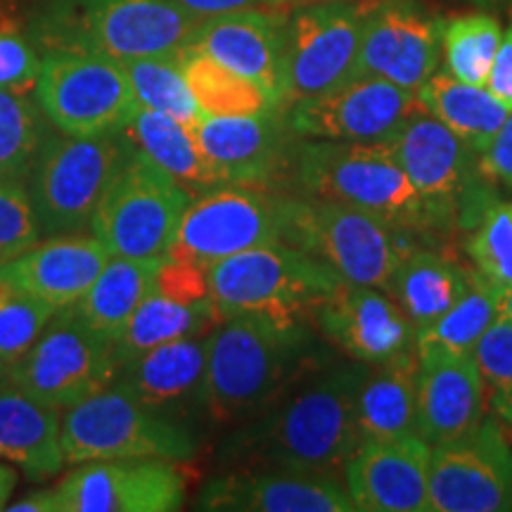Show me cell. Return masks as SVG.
<instances>
[{
    "mask_svg": "<svg viewBox=\"0 0 512 512\" xmlns=\"http://www.w3.org/2000/svg\"><path fill=\"white\" fill-rule=\"evenodd\" d=\"M368 366L330 361L292 384L266 411L240 422L221 446V460L240 470L339 472L363 441L356 396Z\"/></svg>",
    "mask_w": 512,
    "mask_h": 512,
    "instance_id": "cell-1",
    "label": "cell"
},
{
    "mask_svg": "<svg viewBox=\"0 0 512 512\" xmlns=\"http://www.w3.org/2000/svg\"><path fill=\"white\" fill-rule=\"evenodd\" d=\"M202 413L216 425H240L292 384L328 366L332 347L304 316L240 313L209 330Z\"/></svg>",
    "mask_w": 512,
    "mask_h": 512,
    "instance_id": "cell-2",
    "label": "cell"
},
{
    "mask_svg": "<svg viewBox=\"0 0 512 512\" xmlns=\"http://www.w3.org/2000/svg\"><path fill=\"white\" fill-rule=\"evenodd\" d=\"M290 192L363 209L430 245L460 233L451 211L415 188L387 143L299 138Z\"/></svg>",
    "mask_w": 512,
    "mask_h": 512,
    "instance_id": "cell-3",
    "label": "cell"
},
{
    "mask_svg": "<svg viewBox=\"0 0 512 512\" xmlns=\"http://www.w3.org/2000/svg\"><path fill=\"white\" fill-rule=\"evenodd\" d=\"M202 19L176 0H62L41 38L50 50H83L117 62L171 57L190 46Z\"/></svg>",
    "mask_w": 512,
    "mask_h": 512,
    "instance_id": "cell-4",
    "label": "cell"
},
{
    "mask_svg": "<svg viewBox=\"0 0 512 512\" xmlns=\"http://www.w3.org/2000/svg\"><path fill=\"white\" fill-rule=\"evenodd\" d=\"M126 140V138H124ZM192 195L126 140V152L102 192L91 230L112 254L164 261L174 249Z\"/></svg>",
    "mask_w": 512,
    "mask_h": 512,
    "instance_id": "cell-5",
    "label": "cell"
},
{
    "mask_svg": "<svg viewBox=\"0 0 512 512\" xmlns=\"http://www.w3.org/2000/svg\"><path fill=\"white\" fill-rule=\"evenodd\" d=\"M209 299L221 320L240 313L309 318L342 275L290 245H266L207 266Z\"/></svg>",
    "mask_w": 512,
    "mask_h": 512,
    "instance_id": "cell-6",
    "label": "cell"
},
{
    "mask_svg": "<svg viewBox=\"0 0 512 512\" xmlns=\"http://www.w3.org/2000/svg\"><path fill=\"white\" fill-rule=\"evenodd\" d=\"M60 441L69 465L121 458L188 463L200 451L188 422L150 411L114 384L69 408Z\"/></svg>",
    "mask_w": 512,
    "mask_h": 512,
    "instance_id": "cell-7",
    "label": "cell"
},
{
    "mask_svg": "<svg viewBox=\"0 0 512 512\" xmlns=\"http://www.w3.org/2000/svg\"><path fill=\"white\" fill-rule=\"evenodd\" d=\"M415 242L425 240L363 209L294 195L287 245L325 261L349 283L387 292L401 256Z\"/></svg>",
    "mask_w": 512,
    "mask_h": 512,
    "instance_id": "cell-8",
    "label": "cell"
},
{
    "mask_svg": "<svg viewBox=\"0 0 512 512\" xmlns=\"http://www.w3.org/2000/svg\"><path fill=\"white\" fill-rule=\"evenodd\" d=\"M36 98L50 124L74 138L119 133L140 107L124 64L83 50L43 55Z\"/></svg>",
    "mask_w": 512,
    "mask_h": 512,
    "instance_id": "cell-9",
    "label": "cell"
},
{
    "mask_svg": "<svg viewBox=\"0 0 512 512\" xmlns=\"http://www.w3.org/2000/svg\"><path fill=\"white\" fill-rule=\"evenodd\" d=\"M117 370L112 339L98 335L69 306L55 311L34 347L12 363L8 382L60 411L112 387Z\"/></svg>",
    "mask_w": 512,
    "mask_h": 512,
    "instance_id": "cell-10",
    "label": "cell"
},
{
    "mask_svg": "<svg viewBox=\"0 0 512 512\" xmlns=\"http://www.w3.org/2000/svg\"><path fill=\"white\" fill-rule=\"evenodd\" d=\"M387 147L415 188L451 211L460 233H470L498 200L482 155L425 110L406 119Z\"/></svg>",
    "mask_w": 512,
    "mask_h": 512,
    "instance_id": "cell-11",
    "label": "cell"
},
{
    "mask_svg": "<svg viewBox=\"0 0 512 512\" xmlns=\"http://www.w3.org/2000/svg\"><path fill=\"white\" fill-rule=\"evenodd\" d=\"M124 152L121 131L93 138H48L29 176V195L43 235H79L91 228Z\"/></svg>",
    "mask_w": 512,
    "mask_h": 512,
    "instance_id": "cell-12",
    "label": "cell"
},
{
    "mask_svg": "<svg viewBox=\"0 0 512 512\" xmlns=\"http://www.w3.org/2000/svg\"><path fill=\"white\" fill-rule=\"evenodd\" d=\"M368 5L370 0H320L287 12L283 110L354 79Z\"/></svg>",
    "mask_w": 512,
    "mask_h": 512,
    "instance_id": "cell-13",
    "label": "cell"
},
{
    "mask_svg": "<svg viewBox=\"0 0 512 512\" xmlns=\"http://www.w3.org/2000/svg\"><path fill=\"white\" fill-rule=\"evenodd\" d=\"M294 195L219 185L192 197L169 254H183L200 264L254 247L287 245L292 230Z\"/></svg>",
    "mask_w": 512,
    "mask_h": 512,
    "instance_id": "cell-14",
    "label": "cell"
},
{
    "mask_svg": "<svg viewBox=\"0 0 512 512\" xmlns=\"http://www.w3.org/2000/svg\"><path fill=\"white\" fill-rule=\"evenodd\" d=\"M190 133L219 185L290 192L302 136L292 131L280 107L249 117H200Z\"/></svg>",
    "mask_w": 512,
    "mask_h": 512,
    "instance_id": "cell-15",
    "label": "cell"
},
{
    "mask_svg": "<svg viewBox=\"0 0 512 512\" xmlns=\"http://www.w3.org/2000/svg\"><path fill=\"white\" fill-rule=\"evenodd\" d=\"M425 110L415 91L380 76L356 74L332 91L287 107V124L302 138L387 143L413 114Z\"/></svg>",
    "mask_w": 512,
    "mask_h": 512,
    "instance_id": "cell-16",
    "label": "cell"
},
{
    "mask_svg": "<svg viewBox=\"0 0 512 512\" xmlns=\"http://www.w3.org/2000/svg\"><path fill=\"white\" fill-rule=\"evenodd\" d=\"M512 510V446L496 415L463 439L432 448L430 510L503 512Z\"/></svg>",
    "mask_w": 512,
    "mask_h": 512,
    "instance_id": "cell-17",
    "label": "cell"
},
{
    "mask_svg": "<svg viewBox=\"0 0 512 512\" xmlns=\"http://www.w3.org/2000/svg\"><path fill=\"white\" fill-rule=\"evenodd\" d=\"M309 320L332 349L366 366L418 349V330L380 287L342 280L335 292L313 306Z\"/></svg>",
    "mask_w": 512,
    "mask_h": 512,
    "instance_id": "cell-18",
    "label": "cell"
},
{
    "mask_svg": "<svg viewBox=\"0 0 512 512\" xmlns=\"http://www.w3.org/2000/svg\"><path fill=\"white\" fill-rule=\"evenodd\" d=\"M62 512H174L185 503V477L174 460H93L57 486Z\"/></svg>",
    "mask_w": 512,
    "mask_h": 512,
    "instance_id": "cell-19",
    "label": "cell"
},
{
    "mask_svg": "<svg viewBox=\"0 0 512 512\" xmlns=\"http://www.w3.org/2000/svg\"><path fill=\"white\" fill-rule=\"evenodd\" d=\"M441 19L418 0H370L363 24L358 74L418 93L437 72Z\"/></svg>",
    "mask_w": 512,
    "mask_h": 512,
    "instance_id": "cell-20",
    "label": "cell"
},
{
    "mask_svg": "<svg viewBox=\"0 0 512 512\" xmlns=\"http://www.w3.org/2000/svg\"><path fill=\"white\" fill-rule=\"evenodd\" d=\"M432 446L418 432L363 439L344 465V486L361 512L430 510Z\"/></svg>",
    "mask_w": 512,
    "mask_h": 512,
    "instance_id": "cell-21",
    "label": "cell"
},
{
    "mask_svg": "<svg viewBox=\"0 0 512 512\" xmlns=\"http://www.w3.org/2000/svg\"><path fill=\"white\" fill-rule=\"evenodd\" d=\"M195 508L226 512H356L339 472L238 470L202 486Z\"/></svg>",
    "mask_w": 512,
    "mask_h": 512,
    "instance_id": "cell-22",
    "label": "cell"
},
{
    "mask_svg": "<svg viewBox=\"0 0 512 512\" xmlns=\"http://www.w3.org/2000/svg\"><path fill=\"white\" fill-rule=\"evenodd\" d=\"M415 432L432 448L463 439L482 425L486 387L472 354L418 349Z\"/></svg>",
    "mask_w": 512,
    "mask_h": 512,
    "instance_id": "cell-23",
    "label": "cell"
},
{
    "mask_svg": "<svg viewBox=\"0 0 512 512\" xmlns=\"http://www.w3.org/2000/svg\"><path fill=\"white\" fill-rule=\"evenodd\" d=\"M287 12L278 8H252L202 19L190 46L200 48L254 81L275 107L283 98V53ZM283 110V107H280Z\"/></svg>",
    "mask_w": 512,
    "mask_h": 512,
    "instance_id": "cell-24",
    "label": "cell"
},
{
    "mask_svg": "<svg viewBox=\"0 0 512 512\" xmlns=\"http://www.w3.org/2000/svg\"><path fill=\"white\" fill-rule=\"evenodd\" d=\"M110 259V247L95 235H55L3 261L0 278L60 311L91 290Z\"/></svg>",
    "mask_w": 512,
    "mask_h": 512,
    "instance_id": "cell-25",
    "label": "cell"
},
{
    "mask_svg": "<svg viewBox=\"0 0 512 512\" xmlns=\"http://www.w3.org/2000/svg\"><path fill=\"white\" fill-rule=\"evenodd\" d=\"M207 347L202 339L183 337L119 363L114 387L150 411L188 422L202 413Z\"/></svg>",
    "mask_w": 512,
    "mask_h": 512,
    "instance_id": "cell-26",
    "label": "cell"
},
{
    "mask_svg": "<svg viewBox=\"0 0 512 512\" xmlns=\"http://www.w3.org/2000/svg\"><path fill=\"white\" fill-rule=\"evenodd\" d=\"M57 408L12 382L0 384V460L22 467L31 482H46L64 465Z\"/></svg>",
    "mask_w": 512,
    "mask_h": 512,
    "instance_id": "cell-27",
    "label": "cell"
},
{
    "mask_svg": "<svg viewBox=\"0 0 512 512\" xmlns=\"http://www.w3.org/2000/svg\"><path fill=\"white\" fill-rule=\"evenodd\" d=\"M470 275L472 266L460 264L456 256L441 252L430 242H415L401 256L387 294L420 332L463 297Z\"/></svg>",
    "mask_w": 512,
    "mask_h": 512,
    "instance_id": "cell-28",
    "label": "cell"
},
{
    "mask_svg": "<svg viewBox=\"0 0 512 512\" xmlns=\"http://www.w3.org/2000/svg\"><path fill=\"white\" fill-rule=\"evenodd\" d=\"M418 349L368 366L358 384L356 411L363 439L403 437L418 418Z\"/></svg>",
    "mask_w": 512,
    "mask_h": 512,
    "instance_id": "cell-29",
    "label": "cell"
},
{
    "mask_svg": "<svg viewBox=\"0 0 512 512\" xmlns=\"http://www.w3.org/2000/svg\"><path fill=\"white\" fill-rule=\"evenodd\" d=\"M121 136L174 176L192 197L219 188L214 171L192 138L190 126L183 121L140 105L131 121L121 128Z\"/></svg>",
    "mask_w": 512,
    "mask_h": 512,
    "instance_id": "cell-30",
    "label": "cell"
},
{
    "mask_svg": "<svg viewBox=\"0 0 512 512\" xmlns=\"http://www.w3.org/2000/svg\"><path fill=\"white\" fill-rule=\"evenodd\" d=\"M418 98L427 114L451 128L477 155H484L510 114L489 88L472 86L448 72H434L418 91Z\"/></svg>",
    "mask_w": 512,
    "mask_h": 512,
    "instance_id": "cell-31",
    "label": "cell"
},
{
    "mask_svg": "<svg viewBox=\"0 0 512 512\" xmlns=\"http://www.w3.org/2000/svg\"><path fill=\"white\" fill-rule=\"evenodd\" d=\"M159 261L114 254L74 309L98 335L117 342L140 304L155 292Z\"/></svg>",
    "mask_w": 512,
    "mask_h": 512,
    "instance_id": "cell-32",
    "label": "cell"
},
{
    "mask_svg": "<svg viewBox=\"0 0 512 512\" xmlns=\"http://www.w3.org/2000/svg\"><path fill=\"white\" fill-rule=\"evenodd\" d=\"M178 62L204 117H249L275 107L254 81L228 69L200 48L185 46L178 53Z\"/></svg>",
    "mask_w": 512,
    "mask_h": 512,
    "instance_id": "cell-33",
    "label": "cell"
},
{
    "mask_svg": "<svg viewBox=\"0 0 512 512\" xmlns=\"http://www.w3.org/2000/svg\"><path fill=\"white\" fill-rule=\"evenodd\" d=\"M219 323L221 318L211 302L178 304L155 290L128 320L124 332L114 342V349L121 363L174 339L202 335Z\"/></svg>",
    "mask_w": 512,
    "mask_h": 512,
    "instance_id": "cell-34",
    "label": "cell"
},
{
    "mask_svg": "<svg viewBox=\"0 0 512 512\" xmlns=\"http://www.w3.org/2000/svg\"><path fill=\"white\" fill-rule=\"evenodd\" d=\"M501 297L494 283L472 266L470 285L463 297L425 330L418 332V349H441L451 354H472L489 325L501 316Z\"/></svg>",
    "mask_w": 512,
    "mask_h": 512,
    "instance_id": "cell-35",
    "label": "cell"
},
{
    "mask_svg": "<svg viewBox=\"0 0 512 512\" xmlns=\"http://www.w3.org/2000/svg\"><path fill=\"white\" fill-rule=\"evenodd\" d=\"M27 93L0 88V181L27 183L53 128Z\"/></svg>",
    "mask_w": 512,
    "mask_h": 512,
    "instance_id": "cell-36",
    "label": "cell"
},
{
    "mask_svg": "<svg viewBox=\"0 0 512 512\" xmlns=\"http://www.w3.org/2000/svg\"><path fill=\"white\" fill-rule=\"evenodd\" d=\"M501 41L503 29L494 15L472 12V15L444 19L441 50H444L446 72L472 86H486Z\"/></svg>",
    "mask_w": 512,
    "mask_h": 512,
    "instance_id": "cell-37",
    "label": "cell"
},
{
    "mask_svg": "<svg viewBox=\"0 0 512 512\" xmlns=\"http://www.w3.org/2000/svg\"><path fill=\"white\" fill-rule=\"evenodd\" d=\"M121 64H124L133 93L143 107L169 114L188 126L204 117L192 98L178 55L143 57V60H128Z\"/></svg>",
    "mask_w": 512,
    "mask_h": 512,
    "instance_id": "cell-38",
    "label": "cell"
},
{
    "mask_svg": "<svg viewBox=\"0 0 512 512\" xmlns=\"http://www.w3.org/2000/svg\"><path fill=\"white\" fill-rule=\"evenodd\" d=\"M465 252L477 273L498 290L512 287V202L496 200L467 233Z\"/></svg>",
    "mask_w": 512,
    "mask_h": 512,
    "instance_id": "cell-39",
    "label": "cell"
},
{
    "mask_svg": "<svg viewBox=\"0 0 512 512\" xmlns=\"http://www.w3.org/2000/svg\"><path fill=\"white\" fill-rule=\"evenodd\" d=\"M53 316V306L0 278V358L8 368L34 347Z\"/></svg>",
    "mask_w": 512,
    "mask_h": 512,
    "instance_id": "cell-40",
    "label": "cell"
},
{
    "mask_svg": "<svg viewBox=\"0 0 512 512\" xmlns=\"http://www.w3.org/2000/svg\"><path fill=\"white\" fill-rule=\"evenodd\" d=\"M475 356L491 408L512 401V320L498 316L477 342Z\"/></svg>",
    "mask_w": 512,
    "mask_h": 512,
    "instance_id": "cell-41",
    "label": "cell"
},
{
    "mask_svg": "<svg viewBox=\"0 0 512 512\" xmlns=\"http://www.w3.org/2000/svg\"><path fill=\"white\" fill-rule=\"evenodd\" d=\"M41 238L43 230L27 185L0 181V264L27 252Z\"/></svg>",
    "mask_w": 512,
    "mask_h": 512,
    "instance_id": "cell-42",
    "label": "cell"
},
{
    "mask_svg": "<svg viewBox=\"0 0 512 512\" xmlns=\"http://www.w3.org/2000/svg\"><path fill=\"white\" fill-rule=\"evenodd\" d=\"M41 57L34 43L15 24L0 22V88L27 93L36 86Z\"/></svg>",
    "mask_w": 512,
    "mask_h": 512,
    "instance_id": "cell-43",
    "label": "cell"
},
{
    "mask_svg": "<svg viewBox=\"0 0 512 512\" xmlns=\"http://www.w3.org/2000/svg\"><path fill=\"white\" fill-rule=\"evenodd\" d=\"M155 290L178 304L211 302L207 264L183 254H169L164 261H159Z\"/></svg>",
    "mask_w": 512,
    "mask_h": 512,
    "instance_id": "cell-44",
    "label": "cell"
},
{
    "mask_svg": "<svg viewBox=\"0 0 512 512\" xmlns=\"http://www.w3.org/2000/svg\"><path fill=\"white\" fill-rule=\"evenodd\" d=\"M482 169L494 183L512 190V112L482 155Z\"/></svg>",
    "mask_w": 512,
    "mask_h": 512,
    "instance_id": "cell-45",
    "label": "cell"
},
{
    "mask_svg": "<svg viewBox=\"0 0 512 512\" xmlns=\"http://www.w3.org/2000/svg\"><path fill=\"white\" fill-rule=\"evenodd\" d=\"M486 88L512 112V19L508 31L503 34L501 46H498L494 64H491Z\"/></svg>",
    "mask_w": 512,
    "mask_h": 512,
    "instance_id": "cell-46",
    "label": "cell"
},
{
    "mask_svg": "<svg viewBox=\"0 0 512 512\" xmlns=\"http://www.w3.org/2000/svg\"><path fill=\"white\" fill-rule=\"evenodd\" d=\"M183 10H188L190 15L197 19H209L228 15V12L238 10H252V8H268L266 0H176Z\"/></svg>",
    "mask_w": 512,
    "mask_h": 512,
    "instance_id": "cell-47",
    "label": "cell"
},
{
    "mask_svg": "<svg viewBox=\"0 0 512 512\" xmlns=\"http://www.w3.org/2000/svg\"><path fill=\"white\" fill-rule=\"evenodd\" d=\"M5 510H10V512H62L57 489L31 491V494L19 498V501L8 505Z\"/></svg>",
    "mask_w": 512,
    "mask_h": 512,
    "instance_id": "cell-48",
    "label": "cell"
},
{
    "mask_svg": "<svg viewBox=\"0 0 512 512\" xmlns=\"http://www.w3.org/2000/svg\"><path fill=\"white\" fill-rule=\"evenodd\" d=\"M15 486H17V470L15 467L0 463V510L8 508Z\"/></svg>",
    "mask_w": 512,
    "mask_h": 512,
    "instance_id": "cell-49",
    "label": "cell"
},
{
    "mask_svg": "<svg viewBox=\"0 0 512 512\" xmlns=\"http://www.w3.org/2000/svg\"><path fill=\"white\" fill-rule=\"evenodd\" d=\"M494 415H496L498 420L503 422L505 430H508V432L512 434V401H508V403H503V406L494 408Z\"/></svg>",
    "mask_w": 512,
    "mask_h": 512,
    "instance_id": "cell-50",
    "label": "cell"
},
{
    "mask_svg": "<svg viewBox=\"0 0 512 512\" xmlns=\"http://www.w3.org/2000/svg\"><path fill=\"white\" fill-rule=\"evenodd\" d=\"M306 3H320V0H266L268 8H294V5Z\"/></svg>",
    "mask_w": 512,
    "mask_h": 512,
    "instance_id": "cell-51",
    "label": "cell"
},
{
    "mask_svg": "<svg viewBox=\"0 0 512 512\" xmlns=\"http://www.w3.org/2000/svg\"><path fill=\"white\" fill-rule=\"evenodd\" d=\"M501 316L512 320V287H508V290H503V297H501Z\"/></svg>",
    "mask_w": 512,
    "mask_h": 512,
    "instance_id": "cell-52",
    "label": "cell"
},
{
    "mask_svg": "<svg viewBox=\"0 0 512 512\" xmlns=\"http://www.w3.org/2000/svg\"><path fill=\"white\" fill-rule=\"evenodd\" d=\"M5 382H8V363L0 358V384H5Z\"/></svg>",
    "mask_w": 512,
    "mask_h": 512,
    "instance_id": "cell-53",
    "label": "cell"
},
{
    "mask_svg": "<svg viewBox=\"0 0 512 512\" xmlns=\"http://www.w3.org/2000/svg\"><path fill=\"white\" fill-rule=\"evenodd\" d=\"M477 3H494V0H477Z\"/></svg>",
    "mask_w": 512,
    "mask_h": 512,
    "instance_id": "cell-54",
    "label": "cell"
}]
</instances>
